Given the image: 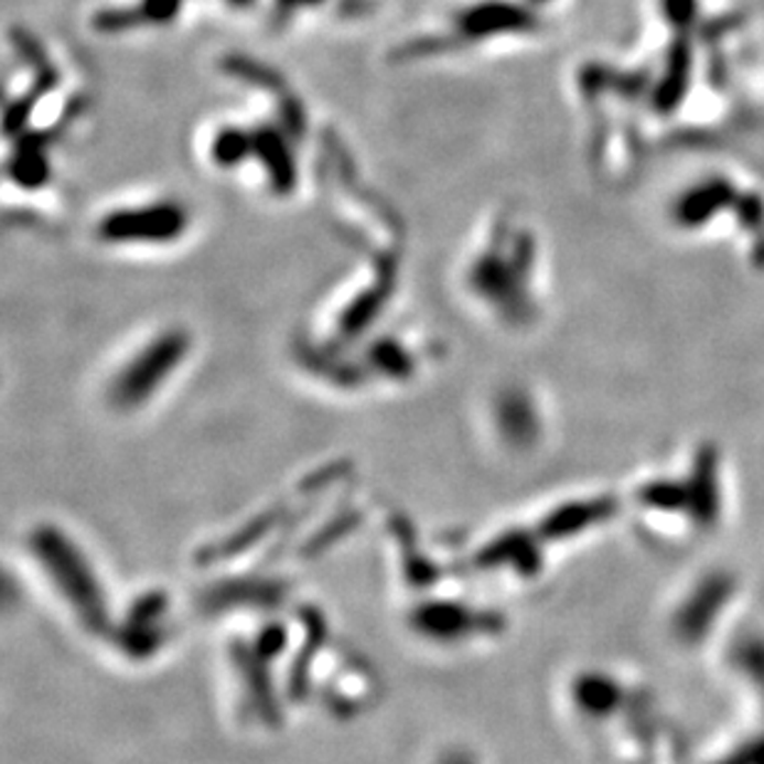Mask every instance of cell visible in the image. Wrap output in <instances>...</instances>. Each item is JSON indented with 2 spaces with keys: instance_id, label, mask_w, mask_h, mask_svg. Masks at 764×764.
<instances>
[{
  "instance_id": "6da1fadb",
  "label": "cell",
  "mask_w": 764,
  "mask_h": 764,
  "mask_svg": "<svg viewBox=\"0 0 764 764\" xmlns=\"http://www.w3.org/2000/svg\"><path fill=\"white\" fill-rule=\"evenodd\" d=\"M191 226V211L181 201L159 198L109 211L97 220L95 236L105 246H169Z\"/></svg>"
},
{
  "instance_id": "7a4b0ae2",
  "label": "cell",
  "mask_w": 764,
  "mask_h": 764,
  "mask_svg": "<svg viewBox=\"0 0 764 764\" xmlns=\"http://www.w3.org/2000/svg\"><path fill=\"white\" fill-rule=\"evenodd\" d=\"M183 0H137L131 6L109 8L97 13V30L115 33V30H134L149 25H166L181 13Z\"/></svg>"
},
{
  "instance_id": "3957f363",
  "label": "cell",
  "mask_w": 764,
  "mask_h": 764,
  "mask_svg": "<svg viewBox=\"0 0 764 764\" xmlns=\"http://www.w3.org/2000/svg\"><path fill=\"white\" fill-rule=\"evenodd\" d=\"M292 134H284V129H260V134L255 131V159L262 161L265 179L272 186V191L290 193L298 179V169H294V159L288 139Z\"/></svg>"
},
{
  "instance_id": "277c9868",
  "label": "cell",
  "mask_w": 764,
  "mask_h": 764,
  "mask_svg": "<svg viewBox=\"0 0 764 764\" xmlns=\"http://www.w3.org/2000/svg\"><path fill=\"white\" fill-rule=\"evenodd\" d=\"M208 157L218 169H236L255 157V134L243 127H220L211 139Z\"/></svg>"
},
{
  "instance_id": "5b68a950",
  "label": "cell",
  "mask_w": 764,
  "mask_h": 764,
  "mask_svg": "<svg viewBox=\"0 0 764 764\" xmlns=\"http://www.w3.org/2000/svg\"><path fill=\"white\" fill-rule=\"evenodd\" d=\"M324 0H275V6H278V13L280 18H292L290 13H294V10H304V8H314V6H322Z\"/></svg>"
},
{
  "instance_id": "8992f818",
  "label": "cell",
  "mask_w": 764,
  "mask_h": 764,
  "mask_svg": "<svg viewBox=\"0 0 764 764\" xmlns=\"http://www.w3.org/2000/svg\"><path fill=\"white\" fill-rule=\"evenodd\" d=\"M228 3H230V6H236V8H248V6L252 3V0H228Z\"/></svg>"
}]
</instances>
